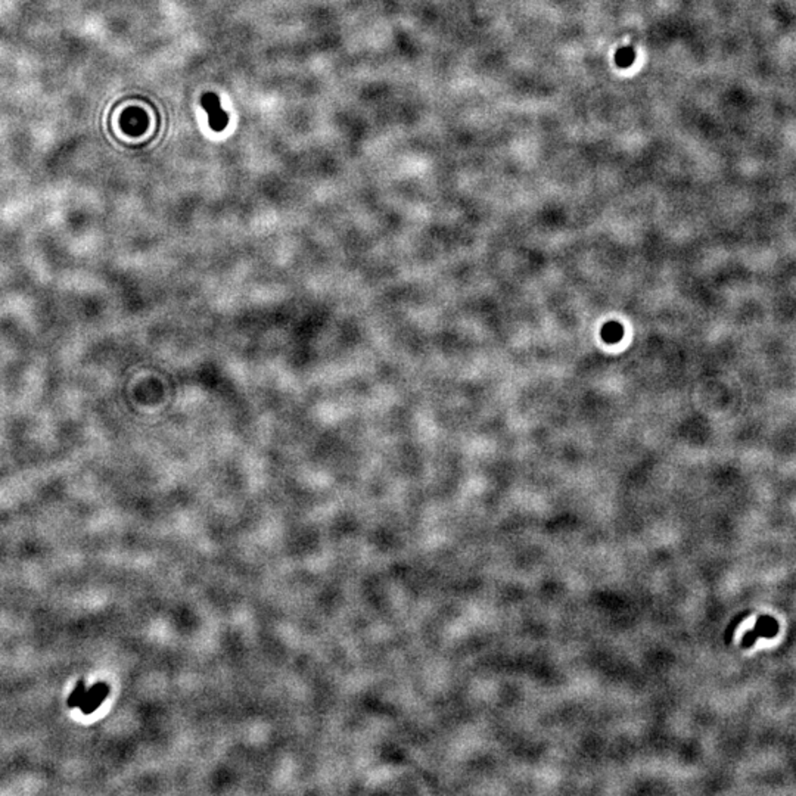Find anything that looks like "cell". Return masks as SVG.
Segmentation results:
<instances>
[{
	"mask_svg": "<svg viewBox=\"0 0 796 796\" xmlns=\"http://www.w3.org/2000/svg\"><path fill=\"white\" fill-rule=\"evenodd\" d=\"M109 695V686L106 683H98V685H93L90 689L86 690V695L83 697V702L80 704V711L84 715H90L92 712L96 711L104 699Z\"/></svg>",
	"mask_w": 796,
	"mask_h": 796,
	"instance_id": "obj_2",
	"label": "cell"
},
{
	"mask_svg": "<svg viewBox=\"0 0 796 796\" xmlns=\"http://www.w3.org/2000/svg\"><path fill=\"white\" fill-rule=\"evenodd\" d=\"M86 690H87V689H86V683H84L83 680H80L79 683H77V686L74 687V690L71 692V695H70L68 699H67L68 708H77V707H80V704L83 702V697H84V695H86Z\"/></svg>",
	"mask_w": 796,
	"mask_h": 796,
	"instance_id": "obj_4",
	"label": "cell"
},
{
	"mask_svg": "<svg viewBox=\"0 0 796 796\" xmlns=\"http://www.w3.org/2000/svg\"><path fill=\"white\" fill-rule=\"evenodd\" d=\"M201 105L206 111L208 124L211 130L220 133L229 124V114H227L220 104V98L216 93H205L201 98Z\"/></svg>",
	"mask_w": 796,
	"mask_h": 796,
	"instance_id": "obj_1",
	"label": "cell"
},
{
	"mask_svg": "<svg viewBox=\"0 0 796 796\" xmlns=\"http://www.w3.org/2000/svg\"><path fill=\"white\" fill-rule=\"evenodd\" d=\"M636 61V50L631 46L621 48L615 53V64L619 68H629Z\"/></svg>",
	"mask_w": 796,
	"mask_h": 796,
	"instance_id": "obj_3",
	"label": "cell"
}]
</instances>
